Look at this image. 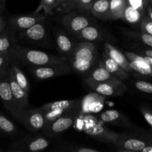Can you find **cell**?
Instances as JSON below:
<instances>
[{"label":"cell","mask_w":152,"mask_h":152,"mask_svg":"<svg viewBox=\"0 0 152 152\" xmlns=\"http://www.w3.org/2000/svg\"><path fill=\"white\" fill-rule=\"evenodd\" d=\"M9 56L16 65L27 67L43 66L68 62V58L62 54H54L45 51L15 44L9 49Z\"/></svg>","instance_id":"1"},{"label":"cell","mask_w":152,"mask_h":152,"mask_svg":"<svg viewBox=\"0 0 152 152\" xmlns=\"http://www.w3.org/2000/svg\"><path fill=\"white\" fill-rule=\"evenodd\" d=\"M99 52L94 42H78L68 62L71 71L85 78L99 61Z\"/></svg>","instance_id":"2"},{"label":"cell","mask_w":152,"mask_h":152,"mask_svg":"<svg viewBox=\"0 0 152 152\" xmlns=\"http://www.w3.org/2000/svg\"><path fill=\"white\" fill-rule=\"evenodd\" d=\"M104 124L105 123L91 114H80L72 126L94 139L114 145L119 137V133H116Z\"/></svg>","instance_id":"3"},{"label":"cell","mask_w":152,"mask_h":152,"mask_svg":"<svg viewBox=\"0 0 152 152\" xmlns=\"http://www.w3.org/2000/svg\"><path fill=\"white\" fill-rule=\"evenodd\" d=\"M80 113V102L74 105L73 108L64 113L56 120L46 124L42 130L43 134L45 137H50L68 130L73 126Z\"/></svg>","instance_id":"4"},{"label":"cell","mask_w":152,"mask_h":152,"mask_svg":"<svg viewBox=\"0 0 152 152\" xmlns=\"http://www.w3.org/2000/svg\"><path fill=\"white\" fill-rule=\"evenodd\" d=\"M17 35L19 40L29 44L47 47L49 45L48 43L50 42V28L46 19L39 21Z\"/></svg>","instance_id":"5"},{"label":"cell","mask_w":152,"mask_h":152,"mask_svg":"<svg viewBox=\"0 0 152 152\" xmlns=\"http://www.w3.org/2000/svg\"><path fill=\"white\" fill-rule=\"evenodd\" d=\"M50 143V141L46 137L26 135L19 140L10 142L7 150L11 152L40 151L49 147Z\"/></svg>","instance_id":"6"},{"label":"cell","mask_w":152,"mask_h":152,"mask_svg":"<svg viewBox=\"0 0 152 152\" xmlns=\"http://www.w3.org/2000/svg\"><path fill=\"white\" fill-rule=\"evenodd\" d=\"M151 139L134 132L119 133V137L114 144L120 151H141L148 145H152Z\"/></svg>","instance_id":"7"},{"label":"cell","mask_w":152,"mask_h":152,"mask_svg":"<svg viewBox=\"0 0 152 152\" xmlns=\"http://www.w3.org/2000/svg\"><path fill=\"white\" fill-rule=\"evenodd\" d=\"M28 71L37 80H46L69 74L71 68L68 62L43 66L28 67Z\"/></svg>","instance_id":"8"},{"label":"cell","mask_w":152,"mask_h":152,"mask_svg":"<svg viewBox=\"0 0 152 152\" xmlns=\"http://www.w3.org/2000/svg\"><path fill=\"white\" fill-rule=\"evenodd\" d=\"M28 130L36 132L42 131L46 124L44 113L40 108H25L19 114L18 120Z\"/></svg>","instance_id":"9"},{"label":"cell","mask_w":152,"mask_h":152,"mask_svg":"<svg viewBox=\"0 0 152 152\" xmlns=\"http://www.w3.org/2000/svg\"><path fill=\"white\" fill-rule=\"evenodd\" d=\"M45 19H46V16L41 13H34L27 15H13L8 18L7 25L15 34H18Z\"/></svg>","instance_id":"10"},{"label":"cell","mask_w":152,"mask_h":152,"mask_svg":"<svg viewBox=\"0 0 152 152\" xmlns=\"http://www.w3.org/2000/svg\"><path fill=\"white\" fill-rule=\"evenodd\" d=\"M0 99L12 116L17 120H19V114L22 111L18 107L12 94L7 79V71L0 73Z\"/></svg>","instance_id":"11"},{"label":"cell","mask_w":152,"mask_h":152,"mask_svg":"<svg viewBox=\"0 0 152 152\" xmlns=\"http://www.w3.org/2000/svg\"><path fill=\"white\" fill-rule=\"evenodd\" d=\"M81 102V99L49 102L40 107L45 117L46 124L53 121L62 114ZM45 124V125H46Z\"/></svg>","instance_id":"12"},{"label":"cell","mask_w":152,"mask_h":152,"mask_svg":"<svg viewBox=\"0 0 152 152\" xmlns=\"http://www.w3.org/2000/svg\"><path fill=\"white\" fill-rule=\"evenodd\" d=\"M123 53L128 60L132 72H135L144 77H151L152 57L138 54L133 51H124Z\"/></svg>","instance_id":"13"},{"label":"cell","mask_w":152,"mask_h":152,"mask_svg":"<svg viewBox=\"0 0 152 152\" xmlns=\"http://www.w3.org/2000/svg\"><path fill=\"white\" fill-rule=\"evenodd\" d=\"M91 89L104 96H122L127 91V87L122 80L87 83Z\"/></svg>","instance_id":"14"},{"label":"cell","mask_w":152,"mask_h":152,"mask_svg":"<svg viewBox=\"0 0 152 152\" xmlns=\"http://www.w3.org/2000/svg\"><path fill=\"white\" fill-rule=\"evenodd\" d=\"M62 22L65 29L72 36L77 34L88 25L94 24L93 19L87 14L74 12H71L65 15L62 17Z\"/></svg>","instance_id":"15"},{"label":"cell","mask_w":152,"mask_h":152,"mask_svg":"<svg viewBox=\"0 0 152 152\" xmlns=\"http://www.w3.org/2000/svg\"><path fill=\"white\" fill-rule=\"evenodd\" d=\"M53 34L59 52L68 58L74 50L78 42L76 41L68 31L59 28H53Z\"/></svg>","instance_id":"16"},{"label":"cell","mask_w":152,"mask_h":152,"mask_svg":"<svg viewBox=\"0 0 152 152\" xmlns=\"http://www.w3.org/2000/svg\"><path fill=\"white\" fill-rule=\"evenodd\" d=\"M105 103V98L97 93H91L81 99L80 114H91L97 113L102 109Z\"/></svg>","instance_id":"17"},{"label":"cell","mask_w":152,"mask_h":152,"mask_svg":"<svg viewBox=\"0 0 152 152\" xmlns=\"http://www.w3.org/2000/svg\"><path fill=\"white\" fill-rule=\"evenodd\" d=\"M99 120L104 123L113 125L118 127L132 129L134 125L123 113L115 109H110L103 111L99 116Z\"/></svg>","instance_id":"18"},{"label":"cell","mask_w":152,"mask_h":152,"mask_svg":"<svg viewBox=\"0 0 152 152\" xmlns=\"http://www.w3.org/2000/svg\"><path fill=\"white\" fill-rule=\"evenodd\" d=\"M7 79H8L9 85H10V90L13 98L17 104L18 107L21 111L28 108V94H27L15 80L13 74L10 70V67L7 70Z\"/></svg>","instance_id":"19"},{"label":"cell","mask_w":152,"mask_h":152,"mask_svg":"<svg viewBox=\"0 0 152 152\" xmlns=\"http://www.w3.org/2000/svg\"><path fill=\"white\" fill-rule=\"evenodd\" d=\"M119 79L110 74L105 68L104 67L102 59H99L97 64L94 68L90 71L87 77H85V83H101V82L113 81V80H118Z\"/></svg>","instance_id":"20"},{"label":"cell","mask_w":152,"mask_h":152,"mask_svg":"<svg viewBox=\"0 0 152 152\" xmlns=\"http://www.w3.org/2000/svg\"><path fill=\"white\" fill-rule=\"evenodd\" d=\"M80 42H95L102 41L105 39V34L99 27L94 24L88 25L87 27L79 31L74 36Z\"/></svg>","instance_id":"21"},{"label":"cell","mask_w":152,"mask_h":152,"mask_svg":"<svg viewBox=\"0 0 152 152\" xmlns=\"http://www.w3.org/2000/svg\"><path fill=\"white\" fill-rule=\"evenodd\" d=\"M104 51L113 60L115 61L123 69L128 73H132V70L129 65V61L123 52L108 42H105L104 44Z\"/></svg>","instance_id":"22"},{"label":"cell","mask_w":152,"mask_h":152,"mask_svg":"<svg viewBox=\"0 0 152 152\" xmlns=\"http://www.w3.org/2000/svg\"><path fill=\"white\" fill-rule=\"evenodd\" d=\"M100 59H102L105 69L113 76L122 81H125L129 78V73L123 69L115 61L113 60L110 56H108L105 51L102 53Z\"/></svg>","instance_id":"23"},{"label":"cell","mask_w":152,"mask_h":152,"mask_svg":"<svg viewBox=\"0 0 152 152\" xmlns=\"http://www.w3.org/2000/svg\"><path fill=\"white\" fill-rule=\"evenodd\" d=\"M90 13L102 20L111 19L109 11V0H94Z\"/></svg>","instance_id":"24"},{"label":"cell","mask_w":152,"mask_h":152,"mask_svg":"<svg viewBox=\"0 0 152 152\" xmlns=\"http://www.w3.org/2000/svg\"><path fill=\"white\" fill-rule=\"evenodd\" d=\"M16 36L8 27H6L0 33V53H8V50L13 45L17 44Z\"/></svg>","instance_id":"25"},{"label":"cell","mask_w":152,"mask_h":152,"mask_svg":"<svg viewBox=\"0 0 152 152\" xmlns=\"http://www.w3.org/2000/svg\"><path fill=\"white\" fill-rule=\"evenodd\" d=\"M145 14V12L141 11L129 4H126L122 19L134 26H137V25L139 26L140 22Z\"/></svg>","instance_id":"26"},{"label":"cell","mask_w":152,"mask_h":152,"mask_svg":"<svg viewBox=\"0 0 152 152\" xmlns=\"http://www.w3.org/2000/svg\"><path fill=\"white\" fill-rule=\"evenodd\" d=\"M10 70L13 74V77L17 83V84L26 92L27 94H29L30 92V83L28 81V78L26 77L25 74H24L23 71L20 68V67L13 62H11L10 65Z\"/></svg>","instance_id":"27"},{"label":"cell","mask_w":152,"mask_h":152,"mask_svg":"<svg viewBox=\"0 0 152 152\" xmlns=\"http://www.w3.org/2000/svg\"><path fill=\"white\" fill-rule=\"evenodd\" d=\"M126 5V0H109V11L111 19H123V12Z\"/></svg>","instance_id":"28"},{"label":"cell","mask_w":152,"mask_h":152,"mask_svg":"<svg viewBox=\"0 0 152 152\" xmlns=\"http://www.w3.org/2000/svg\"><path fill=\"white\" fill-rule=\"evenodd\" d=\"M0 131L9 137L16 136L18 129L16 125L0 112Z\"/></svg>","instance_id":"29"},{"label":"cell","mask_w":152,"mask_h":152,"mask_svg":"<svg viewBox=\"0 0 152 152\" xmlns=\"http://www.w3.org/2000/svg\"><path fill=\"white\" fill-rule=\"evenodd\" d=\"M123 34L128 38L133 39L138 42L143 43L148 47L152 46V35L145 34L142 32H137L132 31H123Z\"/></svg>","instance_id":"30"},{"label":"cell","mask_w":152,"mask_h":152,"mask_svg":"<svg viewBox=\"0 0 152 152\" xmlns=\"http://www.w3.org/2000/svg\"><path fill=\"white\" fill-rule=\"evenodd\" d=\"M60 5H62V0H41L34 13H41L43 10L45 15L50 14Z\"/></svg>","instance_id":"31"},{"label":"cell","mask_w":152,"mask_h":152,"mask_svg":"<svg viewBox=\"0 0 152 152\" xmlns=\"http://www.w3.org/2000/svg\"><path fill=\"white\" fill-rule=\"evenodd\" d=\"M60 151H71V152H98L97 149L89 148L85 145H77V144L67 143L66 145H62L58 148Z\"/></svg>","instance_id":"32"},{"label":"cell","mask_w":152,"mask_h":152,"mask_svg":"<svg viewBox=\"0 0 152 152\" xmlns=\"http://www.w3.org/2000/svg\"><path fill=\"white\" fill-rule=\"evenodd\" d=\"M129 48H131L132 50V51L134 52V53H138V54H142L145 55V56H150L152 57V50L151 47H148L146 45L143 44V43L141 42H137L134 43H130L129 44Z\"/></svg>","instance_id":"33"},{"label":"cell","mask_w":152,"mask_h":152,"mask_svg":"<svg viewBox=\"0 0 152 152\" xmlns=\"http://www.w3.org/2000/svg\"><path fill=\"white\" fill-rule=\"evenodd\" d=\"M139 28L141 32L152 35V19L147 16L146 13L141 19Z\"/></svg>","instance_id":"34"},{"label":"cell","mask_w":152,"mask_h":152,"mask_svg":"<svg viewBox=\"0 0 152 152\" xmlns=\"http://www.w3.org/2000/svg\"><path fill=\"white\" fill-rule=\"evenodd\" d=\"M134 86L139 91L151 94H152V85L151 83L145 80H137L134 84Z\"/></svg>","instance_id":"35"},{"label":"cell","mask_w":152,"mask_h":152,"mask_svg":"<svg viewBox=\"0 0 152 152\" xmlns=\"http://www.w3.org/2000/svg\"><path fill=\"white\" fill-rule=\"evenodd\" d=\"M94 1V0H76L75 9L83 12L90 13Z\"/></svg>","instance_id":"36"},{"label":"cell","mask_w":152,"mask_h":152,"mask_svg":"<svg viewBox=\"0 0 152 152\" xmlns=\"http://www.w3.org/2000/svg\"><path fill=\"white\" fill-rule=\"evenodd\" d=\"M126 4L132 6L134 8L145 13V9L148 3H152L149 0H126Z\"/></svg>","instance_id":"37"},{"label":"cell","mask_w":152,"mask_h":152,"mask_svg":"<svg viewBox=\"0 0 152 152\" xmlns=\"http://www.w3.org/2000/svg\"><path fill=\"white\" fill-rule=\"evenodd\" d=\"M12 60L8 53H0V73L5 72L10 67Z\"/></svg>","instance_id":"38"},{"label":"cell","mask_w":152,"mask_h":152,"mask_svg":"<svg viewBox=\"0 0 152 152\" xmlns=\"http://www.w3.org/2000/svg\"><path fill=\"white\" fill-rule=\"evenodd\" d=\"M140 109L141 113L143 115L144 118H145V121L147 122L148 125H149L150 127L152 126V113L151 108H148V106H145V105H141L140 107Z\"/></svg>","instance_id":"39"},{"label":"cell","mask_w":152,"mask_h":152,"mask_svg":"<svg viewBox=\"0 0 152 152\" xmlns=\"http://www.w3.org/2000/svg\"><path fill=\"white\" fill-rule=\"evenodd\" d=\"M76 0H62V6L65 7L68 11L75 10Z\"/></svg>","instance_id":"40"},{"label":"cell","mask_w":152,"mask_h":152,"mask_svg":"<svg viewBox=\"0 0 152 152\" xmlns=\"http://www.w3.org/2000/svg\"><path fill=\"white\" fill-rule=\"evenodd\" d=\"M7 26V22L4 20V17L2 16V13H1V10H0V33Z\"/></svg>","instance_id":"41"},{"label":"cell","mask_w":152,"mask_h":152,"mask_svg":"<svg viewBox=\"0 0 152 152\" xmlns=\"http://www.w3.org/2000/svg\"><path fill=\"white\" fill-rule=\"evenodd\" d=\"M6 9V0H0V10H5Z\"/></svg>","instance_id":"42"},{"label":"cell","mask_w":152,"mask_h":152,"mask_svg":"<svg viewBox=\"0 0 152 152\" xmlns=\"http://www.w3.org/2000/svg\"><path fill=\"white\" fill-rule=\"evenodd\" d=\"M142 152H152V145H148L141 150Z\"/></svg>","instance_id":"43"},{"label":"cell","mask_w":152,"mask_h":152,"mask_svg":"<svg viewBox=\"0 0 152 152\" xmlns=\"http://www.w3.org/2000/svg\"><path fill=\"white\" fill-rule=\"evenodd\" d=\"M0 151H2V149H1V148H0Z\"/></svg>","instance_id":"44"},{"label":"cell","mask_w":152,"mask_h":152,"mask_svg":"<svg viewBox=\"0 0 152 152\" xmlns=\"http://www.w3.org/2000/svg\"><path fill=\"white\" fill-rule=\"evenodd\" d=\"M150 1H152V0H150Z\"/></svg>","instance_id":"45"},{"label":"cell","mask_w":152,"mask_h":152,"mask_svg":"<svg viewBox=\"0 0 152 152\" xmlns=\"http://www.w3.org/2000/svg\"><path fill=\"white\" fill-rule=\"evenodd\" d=\"M149 1H150V0H149ZM151 2H152V1H151Z\"/></svg>","instance_id":"46"}]
</instances>
